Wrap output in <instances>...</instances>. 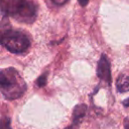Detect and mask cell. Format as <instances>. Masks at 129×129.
Masks as SVG:
<instances>
[{
    "label": "cell",
    "instance_id": "1",
    "mask_svg": "<svg viewBox=\"0 0 129 129\" xmlns=\"http://www.w3.org/2000/svg\"><path fill=\"white\" fill-rule=\"evenodd\" d=\"M1 12L22 23L31 24L36 19V6L28 0H1Z\"/></svg>",
    "mask_w": 129,
    "mask_h": 129
},
{
    "label": "cell",
    "instance_id": "2",
    "mask_svg": "<svg viewBox=\"0 0 129 129\" xmlns=\"http://www.w3.org/2000/svg\"><path fill=\"white\" fill-rule=\"evenodd\" d=\"M0 88L8 100L20 97L27 89V84L19 72L13 67L3 69L0 74Z\"/></svg>",
    "mask_w": 129,
    "mask_h": 129
},
{
    "label": "cell",
    "instance_id": "3",
    "mask_svg": "<svg viewBox=\"0 0 129 129\" xmlns=\"http://www.w3.org/2000/svg\"><path fill=\"white\" fill-rule=\"evenodd\" d=\"M2 45L12 53H22L30 46V41L23 32L6 30L1 36Z\"/></svg>",
    "mask_w": 129,
    "mask_h": 129
},
{
    "label": "cell",
    "instance_id": "4",
    "mask_svg": "<svg viewBox=\"0 0 129 129\" xmlns=\"http://www.w3.org/2000/svg\"><path fill=\"white\" fill-rule=\"evenodd\" d=\"M97 77L101 79L102 81H104L108 84H111V66L110 62L108 60V57L106 55L103 54L101 56L100 59L97 64L96 69Z\"/></svg>",
    "mask_w": 129,
    "mask_h": 129
},
{
    "label": "cell",
    "instance_id": "5",
    "mask_svg": "<svg viewBox=\"0 0 129 129\" xmlns=\"http://www.w3.org/2000/svg\"><path fill=\"white\" fill-rule=\"evenodd\" d=\"M87 108L88 106L84 104L76 105L74 109V112H73V124L72 125H75L76 127H79V125L81 123L82 118L85 116L87 111Z\"/></svg>",
    "mask_w": 129,
    "mask_h": 129
},
{
    "label": "cell",
    "instance_id": "6",
    "mask_svg": "<svg viewBox=\"0 0 129 129\" xmlns=\"http://www.w3.org/2000/svg\"><path fill=\"white\" fill-rule=\"evenodd\" d=\"M117 89L120 93H125L129 91V76L127 75H120L116 81Z\"/></svg>",
    "mask_w": 129,
    "mask_h": 129
},
{
    "label": "cell",
    "instance_id": "7",
    "mask_svg": "<svg viewBox=\"0 0 129 129\" xmlns=\"http://www.w3.org/2000/svg\"><path fill=\"white\" fill-rule=\"evenodd\" d=\"M47 77H48V74L44 73L43 74H42L37 80H36V85L40 88H43L47 83Z\"/></svg>",
    "mask_w": 129,
    "mask_h": 129
},
{
    "label": "cell",
    "instance_id": "8",
    "mask_svg": "<svg viewBox=\"0 0 129 129\" xmlns=\"http://www.w3.org/2000/svg\"><path fill=\"white\" fill-rule=\"evenodd\" d=\"M1 129H12L10 125V118L6 117L2 119V124H1Z\"/></svg>",
    "mask_w": 129,
    "mask_h": 129
},
{
    "label": "cell",
    "instance_id": "9",
    "mask_svg": "<svg viewBox=\"0 0 129 129\" xmlns=\"http://www.w3.org/2000/svg\"><path fill=\"white\" fill-rule=\"evenodd\" d=\"M50 1L56 6H64L68 2L69 0H50Z\"/></svg>",
    "mask_w": 129,
    "mask_h": 129
},
{
    "label": "cell",
    "instance_id": "10",
    "mask_svg": "<svg viewBox=\"0 0 129 129\" xmlns=\"http://www.w3.org/2000/svg\"><path fill=\"white\" fill-rule=\"evenodd\" d=\"M124 126L125 129H129V118H125L124 120Z\"/></svg>",
    "mask_w": 129,
    "mask_h": 129
},
{
    "label": "cell",
    "instance_id": "11",
    "mask_svg": "<svg viewBox=\"0 0 129 129\" xmlns=\"http://www.w3.org/2000/svg\"><path fill=\"white\" fill-rule=\"evenodd\" d=\"M78 1H79V4L81 5V6H86L89 0H78Z\"/></svg>",
    "mask_w": 129,
    "mask_h": 129
},
{
    "label": "cell",
    "instance_id": "12",
    "mask_svg": "<svg viewBox=\"0 0 129 129\" xmlns=\"http://www.w3.org/2000/svg\"><path fill=\"white\" fill-rule=\"evenodd\" d=\"M123 104H124V106H125V107H129V98L125 99V100L123 102Z\"/></svg>",
    "mask_w": 129,
    "mask_h": 129
},
{
    "label": "cell",
    "instance_id": "13",
    "mask_svg": "<svg viewBox=\"0 0 129 129\" xmlns=\"http://www.w3.org/2000/svg\"><path fill=\"white\" fill-rule=\"evenodd\" d=\"M64 129H78V127H76V126H74V125H70L69 126H67V127H66Z\"/></svg>",
    "mask_w": 129,
    "mask_h": 129
}]
</instances>
